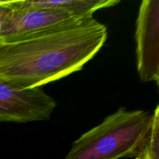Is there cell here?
<instances>
[{
	"label": "cell",
	"instance_id": "3957f363",
	"mask_svg": "<svg viewBox=\"0 0 159 159\" xmlns=\"http://www.w3.org/2000/svg\"><path fill=\"white\" fill-rule=\"evenodd\" d=\"M57 106L42 87L23 89L0 80V123L48 120Z\"/></svg>",
	"mask_w": 159,
	"mask_h": 159
},
{
	"label": "cell",
	"instance_id": "5b68a950",
	"mask_svg": "<svg viewBox=\"0 0 159 159\" xmlns=\"http://www.w3.org/2000/svg\"><path fill=\"white\" fill-rule=\"evenodd\" d=\"M83 20L87 19L61 9H9L5 16L0 31V41L14 40Z\"/></svg>",
	"mask_w": 159,
	"mask_h": 159
},
{
	"label": "cell",
	"instance_id": "8992f818",
	"mask_svg": "<svg viewBox=\"0 0 159 159\" xmlns=\"http://www.w3.org/2000/svg\"><path fill=\"white\" fill-rule=\"evenodd\" d=\"M120 2L118 0H13L6 1L11 9L23 8L54 9L65 10L84 18H93V13L104 8L112 7Z\"/></svg>",
	"mask_w": 159,
	"mask_h": 159
},
{
	"label": "cell",
	"instance_id": "9c48e42d",
	"mask_svg": "<svg viewBox=\"0 0 159 159\" xmlns=\"http://www.w3.org/2000/svg\"><path fill=\"white\" fill-rule=\"evenodd\" d=\"M134 159H151V158L150 156H149V154L147 148H145V150L144 151L143 153H141L139 156L136 157V158H134Z\"/></svg>",
	"mask_w": 159,
	"mask_h": 159
},
{
	"label": "cell",
	"instance_id": "6da1fadb",
	"mask_svg": "<svg viewBox=\"0 0 159 159\" xmlns=\"http://www.w3.org/2000/svg\"><path fill=\"white\" fill-rule=\"evenodd\" d=\"M107 29L94 18L0 41V80L42 87L75 71L102 48Z\"/></svg>",
	"mask_w": 159,
	"mask_h": 159
},
{
	"label": "cell",
	"instance_id": "277c9868",
	"mask_svg": "<svg viewBox=\"0 0 159 159\" xmlns=\"http://www.w3.org/2000/svg\"><path fill=\"white\" fill-rule=\"evenodd\" d=\"M137 69L143 82L159 81V1L144 0L135 31Z\"/></svg>",
	"mask_w": 159,
	"mask_h": 159
},
{
	"label": "cell",
	"instance_id": "52a82bcc",
	"mask_svg": "<svg viewBox=\"0 0 159 159\" xmlns=\"http://www.w3.org/2000/svg\"><path fill=\"white\" fill-rule=\"evenodd\" d=\"M151 159H159V107L154 111V123L152 134L146 147Z\"/></svg>",
	"mask_w": 159,
	"mask_h": 159
},
{
	"label": "cell",
	"instance_id": "ba28073f",
	"mask_svg": "<svg viewBox=\"0 0 159 159\" xmlns=\"http://www.w3.org/2000/svg\"><path fill=\"white\" fill-rule=\"evenodd\" d=\"M9 10V8L6 5V1H0V31H1L2 26L5 16Z\"/></svg>",
	"mask_w": 159,
	"mask_h": 159
},
{
	"label": "cell",
	"instance_id": "7a4b0ae2",
	"mask_svg": "<svg viewBox=\"0 0 159 159\" xmlns=\"http://www.w3.org/2000/svg\"><path fill=\"white\" fill-rule=\"evenodd\" d=\"M153 123L154 112L120 107L74 141L65 159L136 158L147 147Z\"/></svg>",
	"mask_w": 159,
	"mask_h": 159
}]
</instances>
